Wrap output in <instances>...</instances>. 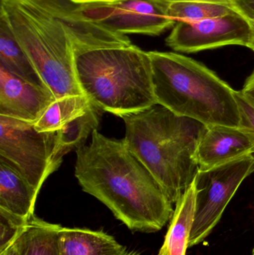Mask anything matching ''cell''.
Segmentation results:
<instances>
[{"mask_svg":"<svg viewBox=\"0 0 254 255\" xmlns=\"http://www.w3.org/2000/svg\"><path fill=\"white\" fill-rule=\"evenodd\" d=\"M125 255H140V254H139L138 253H137V252H136V251H128L127 252V253L126 254H125Z\"/></svg>","mask_w":254,"mask_h":255,"instance_id":"83f0119b","label":"cell"},{"mask_svg":"<svg viewBox=\"0 0 254 255\" xmlns=\"http://www.w3.org/2000/svg\"><path fill=\"white\" fill-rule=\"evenodd\" d=\"M254 255V250H253V255Z\"/></svg>","mask_w":254,"mask_h":255,"instance_id":"f1b7e54d","label":"cell"},{"mask_svg":"<svg viewBox=\"0 0 254 255\" xmlns=\"http://www.w3.org/2000/svg\"><path fill=\"white\" fill-rule=\"evenodd\" d=\"M150 1L157 3V4H160V5L164 7L168 5V4H171V3L180 2V1H206V2L226 4V5L234 7V8L237 10L234 0H150ZM237 11H238V10H237Z\"/></svg>","mask_w":254,"mask_h":255,"instance_id":"cb8c5ba5","label":"cell"},{"mask_svg":"<svg viewBox=\"0 0 254 255\" xmlns=\"http://www.w3.org/2000/svg\"><path fill=\"white\" fill-rule=\"evenodd\" d=\"M91 106L90 101L85 95L56 99L34 124L35 128L38 131H56L67 123L86 113Z\"/></svg>","mask_w":254,"mask_h":255,"instance_id":"ac0fdd59","label":"cell"},{"mask_svg":"<svg viewBox=\"0 0 254 255\" xmlns=\"http://www.w3.org/2000/svg\"><path fill=\"white\" fill-rule=\"evenodd\" d=\"M56 131H38L33 123L0 116V160L19 172L37 192L55 172Z\"/></svg>","mask_w":254,"mask_h":255,"instance_id":"8992f818","label":"cell"},{"mask_svg":"<svg viewBox=\"0 0 254 255\" xmlns=\"http://www.w3.org/2000/svg\"><path fill=\"white\" fill-rule=\"evenodd\" d=\"M55 100L50 90L29 83L0 65V116L35 124Z\"/></svg>","mask_w":254,"mask_h":255,"instance_id":"30bf717a","label":"cell"},{"mask_svg":"<svg viewBox=\"0 0 254 255\" xmlns=\"http://www.w3.org/2000/svg\"><path fill=\"white\" fill-rule=\"evenodd\" d=\"M250 34L249 20L235 11L199 22L177 21L166 43L176 52L195 53L234 45L246 46Z\"/></svg>","mask_w":254,"mask_h":255,"instance_id":"9c48e42d","label":"cell"},{"mask_svg":"<svg viewBox=\"0 0 254 255\" xmlns=\"http://www.w3.org/2000/svg\"><path fill=\"white\" fill-rule=\"evenodd\" d=\"M62 226L32 216L18 237L19 255H61L59 234Z\"/></svg>","mask_w":254,"mask_h":255,"instance_id":"e0dca14e","label":"cell"},{"mask_svg":"<svg viewBox=\"0 0 254 255\" xmlns=\"http://www.w3.org/2000/svg\"><path fill=\"white\" fill-rule=\"evenodd\" d=\"M237 10L247 19H254V0H234Z\"/></svg>","mask_w":254,"mask_h":255,"instance_id":"7402d4cb","label":"cell"},{"mask_svg":"<svg viewBox=\"0 0 254 255\" xmlns=\"http://www.w3.org/2000/svg\"><path fill=\"white\" fill-rule=\"evenodd\" d=\"M61 255H125L126 247L103 232L61 228L59 234Z\"/></svg>","mask_w":254,"mask_h":255,"instance_id":"4fadbf2b","label":"cell"},{"mask_svg":"<svg viewBox=\"0 0 254 255\" xmlns=\"http://www.w3.org/2000/svg\"><path fill=\"white\" fill-rule=\"evenodd\" d=\"M0 255H19V248L16 240L12 245L0 253Z\"/></svg>","mask_w":254,"mask_h":255,"instance_id":"d4e9b609","label":"cell"},{"mask_svg":"<svg viewBox=\"0 0 254 255\" xmlns=\"http://www.w3.org/2000/svg\"><path fill=\"white\" fill-rule=\"evenodd\" d=\"M28 222L27 219L0 208V253L16 241Z\"/></svg>","mask_w":254,"mask_h":255,"instance_id":"ffe728a7","label":"cell"},{"mask_svg":"<svg viewBox=\"0 0 254 255\" xmlns=\"http://www.w3.org/2000/svg\"><path fill=\"white\" fill-rule=\"evenodd\" d=\"M237 98L240 107V128L246 130L254 143V108L237 91Z\"/></svg>","mask_w":254,"mask_h":255,"instance_id":"44dd1931","label":"cell"},{"mask_svg":"<svg viewBox=\"0 0 254 255\" xmlns=\"http://www.w3.org/2000/svg\"><path fill=\"white\" fill-rule=\"evenodd\" d=\"M102 111L92 106L86 113L67 123L57 130V143L52 159V167L57 170L62 163L63 157L73 148L77 149L92 135L99 125Z\"/></svg>","mask_w":254,"mask_h":255,"instance_id":"2e32d148","label":"cell"},{"mask_svg":"<svg viewBox=\"0 0 254 255\" xmlns=\"http://www.w3.org/2000/svg\"><path fill=\"white\" fill-rule=\"evenodd\" d=\"M168 232L158 255H186L197 208L195 181L176 202Z\"/></svg>","mask_w":254,"mask_h":255,"instance_id":"7c38bea8","label":"cell"},{"mask_svg":"<svg viewBox=\"0 0 254 255\" xmlns=\"http://www.w3.org/2000/svg\"><path fill=\"white\" fill-rule=\"evenodd\" d=\"M0 65L17 77L48 88L31 60L16 40L5 16L0 13ZM49 89V88H48Z\"/></svg>","mask_w":254,"mask_h":255,"instance_id":"9a60e30c","label":"cell"},{"mask_svg":"<svg viewBox=\"0 0 254 255\" xmlns=\"http://www.w3.org/2000/svg\"><path fill=\"white\" fill-rule=\"evenodd\" d=\"M148 52L157 104L204 126L240 127L237 91L214 72L175 52Z\"/></svg>","mask_w":254,"mask_h":255,"instance_id":"3957f363","label":"cell"},{"mask_svg":"<svg viewBox=\"0 0 254 255\" xmlns=\"http://www.w3.org/2000/svg\"><path fill=\"white\" fill-rule=\"evenodd\" d=\"M82 14L118 34L158 36L174 27L165 8L150 0H120L114 2L79 4Z\"/></svg>","mask_w":254,"mask_h":255,"instance_id":"ba28073f","label":"cell"},{"mask_svg":"<svg viewBox=\"0 0 254 255\" xmlns=\"http://www.w3.org/2000/svg\"><path fill=\"white\" fill-rule=\"evenodd\" d=\"M38 192L13 168L0 160V208L29 220Z\"/></svg>","mask_w":254,"mask_h":255,"instance_id":"5bb4252c","label":"cell"},{"mask_svg":"<svg viewBox=\"0 0 254 255\" xmlns=\"http://www.w3.org/2000/svg\"><path fill=\"white\" fill-rule=\"evenodd\" d=\"M75 176L130 230L157 232L174 210L161 184L123 140L93 130L89 145L76 149Z\"/></svg>","mask_w":254,"mask_h":255,"instance_id":"6da1fadb","label":"cell"},{"mask_svg":"<svg viewBox=\"0 0 254 255\" xmlns=\"http://www.w3.org/2000/svg\"><path fill=\"white\" fill-rule=\"evenodd\" d=\"M248 20H249V24H250L251 34L246 47L252 49L254 52V19H248Z\"/></svg>","mask_w":254,"mask_h":255,"instance_id":"4316f807","label":"cell"},{"mask_svg":"<svg viewBox=\"0 0 254 255\" xmlns=\"http://www.w3.org/2000/svg\"><path fill=\"white\" fill-rule=\"evenodd\" d=\"M254 172V156L199 170L195 176L197 208L189 248L202 244L220 221L242 183Z\"/></svg>","mask_w":254,"mask_h":255,"instance_id":"52a82bcc","label":"cell"},{"mask_svg":"<svg viewBox=\"0 0 254 255\" xmlns=\"http://www.w3.org/2000/svg\"><path fill=\"white\" fill-rule=\"evenodd\" d=\"M79 87L91 104L120 117L157 104L149 52L131 45L75 52Z\"/></svg>","mask_w":254,"mask_h":255,"instance_id":"277c9868","label":"cell"},{"mask_svg":"<svg viewBox=\"0 0 254 255\" xmlns=\"http://www.w3.org/2000/svg\"><path fill=\"white\" fill-rule=\"evenodd\" d=\"M254 153V143L240 127L205 126L196 151L199 170H206Z\"/></svg>","mask_w":254,"mask_h":255,"instance_id":"8fae6325","label":"cell"},{"mask_svg":"<svg viewBox=\"0 0 254 255\" xmlns=\"http://www.w3.org/2000/svg\"><path fill=\"white\" fill-rule=\"evenodd\" d=\"M119 118L122 140L175 204L199 171L197 147L205 126L160 104Z\"/></svg>","mask_w":254,"mask_h":255,"instance_id":"7a4b0ae2","label":"cell"},{"mask_svg":"<svg viewBox=\"0 0 254 255\" xmlns=\"http://www.w3.org/2000/svg\"><path fill=\"white\" fill-rule=\"evenodd\" d=\"M164 8L169 17L189 22L220 17L237 11L234 7L226 4L206 1H180L168 4Z\"/></svg>","mask_w":254,"mask_h":255,"instance_id":"d6986e66","label":"cell"},{"mask_svg":"<svg viewBox=\"0 0 254 255\" xmlns=\"http://www.w3.org/2000/svg\"><path fill=\"white\" fill-rule=\"evenodd\" d=\"M76 4H88L94 3L114 2L120 0H68Z\"/></svg>","mask_w":254,"mask_h":255,"instance_id":"484cf974","label":"cell"},{"mask_svg":"<svg viewBox=\"0 0 254 255\" xmlns=\"http://www.w3.org/2000/svg\"><path fill=\"white\" fill-rule=\"evenodd\" d=\"M0 13L55 98L84 95L70 31L42 0H1Z\"/></svg>","mask_w":254,"mask_h":255,"instance_id":"5b68a950","label":"cell"},{"mask_svg":"<svg viewBox=\"0 0 254 255\" xmlns=\"http://www.w3.org/2000/svg\"><path fill=\"white\" fill-rule=\"evenodd\" d=\"M240 94L254 108V70L247 78Z\"/></svg>","mask_w":254,"mask_h":255,"instance_id":"603a6c76","label":"cell"}]
</instances>
